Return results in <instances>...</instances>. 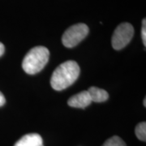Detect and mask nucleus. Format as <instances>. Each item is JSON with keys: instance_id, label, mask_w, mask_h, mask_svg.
Here are the masks:
<instances>
[{"instance_id": "1", "label": "nucleus", "mask_w": 146, "mask_h": 146, "mask_svg": "<svg viewBox=\"0 0 146 146\" xmlns=\"http://www.w3.org/2000/svg\"><path fill=\"white\" fill-rule=\"evenodd\" d=\"M78 63L69 60L60 64L53 72L50 79L51 87L56 91H62L76 82L80 75Z\"/></svg>"}, {"instance_id": "2", "label": "nucleus", "mask_w": 146, "mask_h": 146, "mask_svg": "<svg viewBox=\"0 0 146 146\" xmlns=\"http://www.w3.org/2000/svg\"><path fill=\"white\" fill-rule=\"evenodd\" d=\"M50 51L45 46H36L31 49L24 58L22 68L28 74L40 72L48 63Z\"/></svg>"}, {"instance_id": "3", "label": "nucleus", "mask_w": 146, "mask_h": 146, "mask_svg": "<svg viewBox=\"0 0 146 146\" xmlns=\"http://www.w3.org/2000/svg\"><path fill=\"white\" fill-rule=\"evenodd\" d=\"M89 27L84 24H76L69 27L62 37L63 46L68 48L77 46L89 34Z\"/></svg>"}, {"instance_id": "4", "label": "nucleus", "mask_w": 146, "mask_h": 146, "mask_svg": "<svg viewBox=\"0 0 146 146\" xmlns=\"http://www.w3.org/2000/svg\"><path fill=\"white\" fill-rule=\"evenodd\" d=\"M134 35L133 26L129 23H122L115 29L112 36V46L115 50H122L131 42Z\"/></svg>"}, {"instance_id": "5", "label": "nucleus", "mask_w": 146, "mask_h": 146, "mask_svg": "<svg viewBox=\"0 0 146 146\" xmlns=\"http://www.w3.org/2000/svg\"><path fill=\"white\" fill-rule=\"evenodd\" d=\"M92 101L90 99L88 91H82L79 94L71 97L68 101V104L71 107L85 108L90 105Z\"/></svg>"}, {"instance_id": "6", "label": "nucleus", "mask_w": 146, "mask_h": 146, "mask_svg": "<svg viewBox=\"0 0 146 146\" xmlns=\"http://www.w3.org/2000/svg\"><path fill=\"white\" fill-rule=\"evenodd\" d=\"M14 146H43V141L39 134L30 133L21 137Z\"/></svg>"}, {"instance_id": "7", "label": "nucleus", "mask_w": 146, "mask_h": 146, "mask_svg": "<svg viewBox=\"0 0 146 146\" xmlns=\"http://www.w3.org/2000/svg\"><path fill=\"white\" fill-rule=\"evenodd\" d=\"M88 93L91 101L95 102H103L109 98V94L106 90L97 87H90Z\"/></svg>"}, {"instance_id": "8", "label": "nucleus", "mask_w": 146, "mask_h": 146, "mask_svg": "<svg viewBox=\"0 0 146 146\" xmlns=\"http://www.w3.org/2000/svg\"><path fill=\"white\" fill-rule=\"evenodd\" d=\"M135 134L136 137L142 141H146V123L142 122L140 123L136 127L135 129Z\"/></svg>"}, {"instance_id": "9", "label": "nucleus", "mask_w": 146, "mask_h": 146, "mask_svg": "<svg viewBox=\"0 0 146 146\" xmlns=\"http://www.w3.org/2000/svg\"><path fill=\"white\" fill-rule=\"evenodd\" d=\"M102 146H126V144L119 136H114L109 138Z\"/></svg>"}, {"instance_id": "10", "label": "nucleus", "mask_w": 146, "mask_h": 146, "mask_svg": "<svg viewBox=\"0 0 146 146\" xmlns=\"http://www.w3.org/2000/svg\"><path fill=\"white\" fill-rule=\"evenodd\" d=\"M141 37H142V41L145 45L146 46V20L144 19L142 21V29H141Z\"/></svg>"}, {"instance_id": "11", "label": "nucleus", "mask_w": 146, "mask_h": 146, "mask_svg": "<svg viewBox=\"0 0 146 146\" xmlns=\"http://www.w3.org/2000/svg\"><path fill=\"white\" fill-rule=\"evenodd\" d=\"M5 102H6L5 97H4V95H3V94L0 92V106H3V105L5 104Z\"/></svg>"}, {"instance_id": "12", "label": "nucleus", "mask_w": 146, "mask_h": 146, "mask_svg": "<svg viewBox=\"0 0 146 146\" xmlns=\"http://www.w3.org/2000/svg\"><path fill=\"white\" fill-rule=\"evenodd\" d=\"M4 51H5V47H4V45L0 42V57L4 54Z\"/></svg>"}, {"instance_id": "13", "label": "nucleus", "mask_w": 146, "mask_h": 146, "mask_svg": "<svg viewBox=\"0 0 146 146\" xmlns=\"http://www.w3.org/2000/svg\"><path fill=\"white\" fill-rule=\"evenodd\" d=\"M144 106H145V107L146 106V99L145 98V100H144Z\"/></svg>"}]
</instances>
